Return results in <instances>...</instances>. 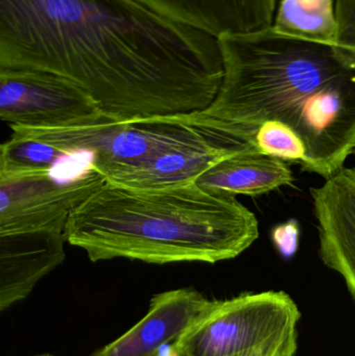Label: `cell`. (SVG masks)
Instances as JSON below:
<instances>
[{"label":"cell","instance_id":"8992f818","mask_svg":"<svg viewBox=\"0 0 355 356\" xmlns=\"http://www.w3.org/2000/svg\"><path fill=\"white\" fill-rule=\"evenodd\" d=\"M0 118L25 129H70L108 119L85 90L66 77L6 68H0Z\"/></svg>","mask_w":355,"mask_h":356},{"label":"cell","instance_id":"5b68a950","mask_svg":"<svg viewBox=\"0 0 355 356\" xmlns=\"http://www.w3.org/2000/svg\"><path fill=\"white\" fill-rule=\"evenodd\" d=\"M10 129L51 144L70 156L91 154L90 167L106 181L113 182L141 168L162 152L195 137L204 127L172 117L141 122L104 119L95 124L70 129Z\"/></svg>","mask_w":355,"mask_h":356},{"label":"cell","instance_id":"8fae6325","mask_svg":"<svg viewBox=\"0 0 355 356\" xmlns=\"http://www.w3.org/2000/svg\"><path fill=\"white\" fill-rule=\"evenodd\" d=\"M210 302L192 288L154 295L141 321L90 356H156L160 347L174 343Z\"/></svg>","mask_w":355,"mask_h":356},{"label":"cell","instance_id":"ba28073f","mask_svg":"<svg viewBox=\"0 0 355 356\" xmlns=\"http://www.w3.org/2000/svg\"><path fill=\"white\" fill-rule=\"evenodd\" d=\"M106 181L91 167L67 181L52 170L0 175V232L65 230L71 213Z\"/></svg>","mask_w":355,"mask_h":356},{"label":"cell","instance_id":"5bb4252c","mask_svg":"<svg viewBox=\"0 0 355 356\" xmlns=\"http://www.w3.org/2000/svg\"><path fill=\"white\" fill-rule=\"evenodd\" d=\"M272 27L290 37L329 45L339 44L333 0H281Z\"/></svg>","mask_w":355,"mask_h":356},{"label":"cell","instance_id":"3957f363","mask_svg":"<svg viewBox=\"0 0 355 356\" xmlns=\"http://www.w3.org/2000/svg\"><path fill=\"white\" fill-rule=\"evenodd\" d=\"M224 74L208 108L183 122L256 141L267 121L286 123L327 83L355 68V49L277 33L273 27L219 40Z\"/></svg>","mask_w":355,"mask_h":356},{"label":"cell","instance_id":"7a4b0ae2","mask_svg":"<svg viewBox=\"0 0 355 356\" xmlns=\"http://www.w3.org/2000/svg\"><path fill=\"white\" fill-rule=\"evenodd\" d=\"M65 236L92 261L215 264L245 251L258 223L236 197L196 182L137 188L106 181L71 213Z\"/></svg>","mask_w":355,"mask_h":356},{"label":"cell","instance_id":"d6986e66","mask_svg":"<svg viewBox=\"0 0 355 356\" xmlns=\"http://www.w3.org/2000/svg\"><path fill=\"white\" fill-rule=\"evenodd\" d=\"M298 347V334L273 341L261 348L231 356H294Z\"/></svg>","mask_w":355,"mask_h":356},{"label":"cell","instance_id":"4fadbf2b","mask_svg":"<svg viewBox=\"0 0 355 356\" xmlns=\"http://www.w3.org/2000/svg\"><path fill=\"white\" fill-rule=\"evenodd\" d=\"M293 180L285 161L258 150H245L219 161L195 182L210 192L236 197L258 196L292 184Z\"/></svg>","mask_w":355,"mask_h":356},{"label":"cell","instance_id":"30bf717a","mask_svg":"<svg viewBox=\"0 0 355 356\" xmlns=\"http://www.w3.org/2000/svg\"><path fill=\"white\" fill-rule=\"evenodd\" d=\"M65 230L0 232V311L26 298L64 261Z\"/></svg>","mask_w":355,"mask_h":356},{"label":"cell","instance_id":"9a60e30c","mask_svg":"<svg viewBox=\"0 0 355 356\" xmlns=\"http://www.w3.org/2000/svg\"><path fill=\"white\" fill-rule=\"evenodd\" d=\"M70 154L40 140L13 131L0 147V175L50 171Z\"/></svg>","mask_w":355,"mask_h":356},{"label":"cell","instance_id":"52a82bcc","mask_svg":"<svg viewBox=\"0 0 355 356\" xmlns=\"http://www.w3.org/2000/svg\"><path fill=\"white\" fill-rule=\"evenodd\" d=\"M286 124L306 148L302 170L333 177L355 148V68L313 94Z\"/></svg>","mask_w":355,"mask_h":356},{"label":"cell","instance_id":"6da1fadb","mask_svg":"<svg viewBox=\"0 0 355 356\" xmlns=\"http://www.w3.org/2000/svg\"><path fill=\"white\" fill-rule=\"evenodd\" d=\"M0 68L66 77L119 122L201 112L224 74L217 38L139 0H0Z\"/></svg>","mask_w":355,"mask_h":356},{"label":"cell","instance_id":"7c38bea8","mask_svg":"<svg viewBox=\"0 0 355 356\" xmlns=\"http://www.w3.org/2000/svg\"><path fill=\"white\" fill-rule=\"evenodd\" d=\"M156 12L220 40L272 26L277 0H139Z\"/></svg>","mask_w":355,"mask_h":356},{"label":"cell","instance_id":"ac0fdd59","mask_svg":"<svg viewBox=\"0 0 355 356\" xmlns=\"http://www.w3.org/2000/svg\"><path fill=\"white\" fill-rule=\"evenodd\" d=\"M338 24H339V45L355 49V0L336 1Z\"/></svg>","mask_w":355,"mask_h":356},{"label":"cell","instance_id":"ffe728a7","mask_svg":"<svg viewBox=\"0 0 355 356\" xmlns=\"http://www.w3.org/2000/svg\"><path fill=\"white\" fill-rule=\"evenodd\" d=\"M156 356H183L179 353V351L175 348L173 343L170 344H165L164 346L160 347Z\"/></svg>","mask_w":355,"mask_h":356},{"label":"cell","instance_id":"e0dca14e","mask_svg":"<svg viewBox=\"0 0 355 356\" xmlns=\"http://www.w3.org/2000/svg\"><path fill=\"white\" fill-rule=\"evenodd\" d=\"M300 229L297 220L291 219L277 225L271 234L273 244L286 259H292L298 250Z\"/></svg>","mask_w":355,"mask_h":356},{"label":"cell","instance_id":"44dd1931","mask_svg":"<svg viewBox=\"0 0 355 356\" xmlns=\"http://www.w3.org/2000/svg\"><path fill=\"white\" fill-rule=\"evenodd\" d=\"M37 356H53L51 355H37Z\"/></svg>","mask_w":355,"mask_h":356},{"label":"cell","instance_id":"7402d4cb","mask_svg":"<svg viewBox=\"0 0 355 356\" xmlns=\"http://www.w3.org/2000/svg\"><path fill=\"white\" fill-rule=\"evenodd\" d=\"M352 154H354V156H355V148H354V152H352Z\"/></svg>","mask_w":355,"mask_h":356},{"label":"cell","instance_id":"9c48e42d","mask_svg":"<svg viewBox=\"0 0 355 356\" xmlns=\"http://www.w3.org/2000/svg\"><path fill=\"white\" fill-rule=\"evenodd\" d=\"M311 195L320 259L343 277L355 302V168L343 167Z\"/></svg>","mask_w":355,"mask_h":356},{"label":"cell","instance_id":"2e32d148","mask_svg":"<svg viewBox=\"0 0 355 356\" xmlns=\"http://www.w3.org/2000/svg\"><path fill=\"white\" fill-rule=\"evenodd\" d=\"M256 143L262 154L285 162L299 164L306 154V148L299 136L281 121H267L261 125L256 134Z\"/></svg>","mask_w":355,"mask_h":356},{"label":"cell","instance_id":"277c9868","mask_svg":"<svg viewBox=\"0 0 355 356\" xmlns=\"http://www.w3.org/2000/svg\"><path fill=\"white\" fill-rule=\"evenodd\" d=\"M302 314L287 293H245L210 300L173 343L183 356H231L297 334Z\"/></svg>","mask_w":355,"mask_h":356}]
</instances>
